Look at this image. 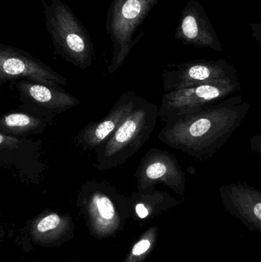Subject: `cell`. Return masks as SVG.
<instances>
[{
    "label": "cell",
    "instance_id": "16",
    "mask_svg": "<svg viewBox=\"0 0 261 262\" xmlns=\"http://www.w3.org/2000/svg\"><path fill=\"white\" fill-rule=\"evenodd\" d=\"M251 150L261 158V134L252 136L250 140Z\"/></svg>",
    "mask_w": 261,
    "mask_h": 262
},
{
    "label": "cell",
    "instance_id": "1",
    "mask_svg": "<svg viewBox=\"0 0 261 262\" xmlns=\"http://www.w3.org/2000/svg\"><path fill=\"white\" fill-rule=\"evenodd\" d=\"M251 107L242 95H232L196 115L163 126L158 138L170 147L203 162L231 138Z\"/></svg>",
    "mask_w": 261,
    "mask_h": 262
},
{
    "label": "cell",
    "instance_id": "13",
    "mask_svg": "<svg viewBox=\"0 0 261 262\" xmlns=\"http://www.w3.org/2000/svg\"><path fill=\"white\" fill-rule=\"evenodd\" d=\"M53 120L19 108L3 115L0 119V132L15 137L41 134L52 124Z\"/></svg>",
    "mask_w": 261,
    "mask_h": 262
},
{
    "label": "cell",
    "instance_id": "8",
    "mask_svg": "<svg viewBox=\"0 0 261 262\" xmlns=\"http://www.w3.org/2000/svg\"><path fill=\"white\" fill-rule=\"evenodd\" d=\"M119 196L114 188L104 182L89 180L83 185L79 200L95 233L104 236L117 229L121 223Z\"/></svg>",
    "mask_w": 261,
    "mask_h": 262
},
{
    "label": "cell",
    "instance_id": "4",
    "mask_svg": "<svg viewBox=\"0 0 261 262\" xmlns=\"http://www.w3.org/2000/svg\"><path fill=\"white\" fill-rule=\"evenodd\" d=\"M158 3V0H113L107 11L106 30L113 43V56L109 73L113 74L124 64L133 48L144 36L135 32Z\"/></svg>",
    "mask_w": 261,
    "mask_h": 262
},
{
    "label": "cell",
    "instance_id": "15",
    "mask_svg": "<svg viewBox=\"0 0 261 262\" xmlns=\"http://www.w3.org/2000/svg\"><path fill=\"white\" fill-rule=\"evenodd\" d=\"M67 223V220L61 217L57 213H49V215L42 217L38 220V223L34 226L35 233L38 236L47 235L49 232L61 229Z\"/></svg>",
    "mask_w": 261,
    "mask_h": 262
},
{
    "label": "cell",
    "instance_id": "9",
    "mask_svg": "<svg viewBox=\"0 0 261 262\" xmlns=\"http://www.w3.org/2000/svg\"><path fill=\"white\" fill-rule=\"evenodd\" d=\"M136 188L139 191L153 190L161 183L179 195H183L186 177L173 154L153 148L139 162L136 173Z\"/></svg>",
    "mask_w": 261,
    "mask_h": 262
},
{
    "label": "cell",
    "instance_id": "7",
    "mask_svg": "<svg viewBox=\"0 0 261 262\" xmlns=\"http://www.w3.org/2000/svg\"><path fill=\"white\" fill-rule=\"evenodd\" d=\"M15 80H28L53 88L67 84L62 75L29 52L1 43L0 82Z\"/></svg>",
    "mask_w": 261,
    "mask_h": 262
},
{
    "label": "cell",
    "instance_id": "10",
    "mask_svg": "<svg viewBox=\"0 0 261 262\" xmlns=\"http://www.w3.org/2000/svg\"><path fill=\"white\" fill-rule=\"evenodd\" d=\"M19 94V108L54 119L80 104V101L70 93L41 83L19 80L15 83Z\"/></svg>",
    "mask_w": 261,
    "mask_h": 262
},
{
    "label": "cell",
    "instance_id": "6",
    "mask_svg": "<svg viewBox=\"0 0 261 262\" xmlns=\"http://www.w3.org/2000/svg\"><path fill=\"white\" fill-rule=\"evenodd\" d=\"M240 82L237 69L226 60H194L169 64L162 72L164 92L205 84Z\"/></svg>",
    "mask_w": 261,
    "mask_h": 262
},
{
    "label": "cell",
    "instance_id": "5",
    "mask_svg": "<svg viewBox=\"0 0 261 262\" xmlns=\"http://www.w3.org/2000/svg\"><path fill=\"white\" fill-rule=\"evenodd\" d=\"M241 89L242 84L239 82L205 84L165 92L159 107V118L163 126L173 124L224 101Z\"/></svg>",
    "mask_w": 261,
    "mask_h": 262
},
{
    "label": "cell",
    "instance_id": "17",
    "mask_svg": "<svg viewBox=\"0 0 261 262\" xmlns=\"http://www.w3.org/2000/svg\"><path fill=\"white\" fill-rule=\"evenodd\" d=\"M251 35L261 48V23H250Z\"/></svg>",
    "mask_w": 261,
    "mask_h": 262
},
{
    "label": "cell",
    "instance_id": "12",
    "mask_svg": "<svg viewBox=\"0 0 261 262\" xmlns=\"http://www.w3.org/2000/svg\"><path fill=\"white\" fill-rule=\"evenodd\" d=\"M139 97L133 91L121 95L106 117L81 129L76 137L77 145L84 150H96L131 113Z\"/></svg>",
    "mask_w": 261,
    "mask_h": 262
},
{
    "label": "cell",
    "instance_id": "14",
    "mask_svg": "<svg viewBox=\"0 0 261 262\" xmlns=\"http://www.w3.org/2000/svg\"><path fill=\"white\" fill-rule=\"evenodd\" d=\"M154 241V231L147 232L139 241L133 246L130 255L124 262H142L151 250Z\"/></svg>",
    "mask_w": 261,
    "mask_h": 262
},
{
    "label": "cell",
    "instance_id": "2",
    "mask_svg": "<svg viewBox=\"0 0 261 262\" xmlns=\"http://www.w3.org/2000/svg\"><path fill=\"white\" fill-rule=\"evenodd\" d=\"M159 118V107L143 98L115 132L95 150L96 169L118 167L148 141Z\"/></svg>",
    "mask_w": 261,
    "mask_h": 262
},
{
    "label": "cell",
    "instance_id": "11",
    "mask_svg": "<svg viewBox=\"0 0 261 262\" xmlns=\"http://www.w3.org/2000/svg\"><path fill=\"white\" fill-rule=\"evenodd\" d=\"M175 38L185 46L222 52L223 46L202 5L190 0L182 11Z\"/></svg>",
    "mask_w": 261,
    "mask_h": 262
},
{
    "label": "cell",
    "instance_id": "3",
    "mask_svg": "<svg viewBox=\"0 0 261 262\" xmlns=\"http://www.w3.org/2000/svg\"><path fill=\"white\" fill-rule=\"evenodd\" d=\"M45 26L54 52L85 70L93 63L94 48L90 34L63 0H41Z\"/></svg>",
    "mask_w": 261,
    "mask_h": 262
}]
</instances>
